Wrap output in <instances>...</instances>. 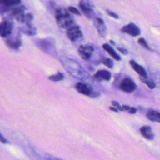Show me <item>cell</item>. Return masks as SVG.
I'll return each instance as SVG.
<instances>
[{"label": "cell", "instance_id": "cell-24", "mask_svg": "<svg viewBox=\"0 0 160 160\" xmlns=\"http://www.w3.org/2000/svg\"><path fill=\"white\" fill-rule=\"evenodd\" d=\"M33 19V15L31 13H28L24 15V22L26 23V24H31V21Z\"/></svg>", "mask_w": 160, "mask_h": 160}, {"label": "cell", "instance_id": "cell-11", "mask_svg": "<svg viewBox=\"0 0 160 160\" xmlns=\"http://www.w3.org/2000/svg\"><path fill=\"white\" fill-rule=\"evenodd\" d=\"M76 88L77 91L86 96H92V94L94 93L92 88L89 85L84 82H78L76 85Z\"/></svg>", "mask_w": 160, "mask_h": 160}, {"label": "cell", "instance_id": "cell-29", "mask_svg": "<svg viewBox=\"0 0 160 160\" xmlns=\"http://www.w3.org/2000/svg\"><path fill=\"white\" fill-rule=\"evenodd\" d=\"M136 111H137V109L134 107H130V109L128 110V112L130 114H134V113H136Z\"/></svg>", "mask_w": 160, "mask_h": 160}, {"label": "cell", "instance_id": "cell-19", "mask_svg": "<svg viewBox=\"0 0 160 160\" xmlns=\"http://www.w3.org/2000/svg\"><path fill=\"white\" fill-rule=\"evenodd\" d=\"M21 31L24 32L26 33L29 36H32L34 35L36 32V28L32 26L31 24H26V26L24 28H21Z\"/></svg>", "mask_w": 160, "mask_h": 160}, {"label": "cell", "instance_id": "cell-31", "mask_svg": "<svg viewBox=\"0 0 160 160\" xmlns=\"http://www.w3.org/2000/svg\"><path fill=\"white\" fill-rule=\"evenodd\" d=\"M112 104L115 108H116L118 110H119L121 106H120L118 102H116V101H112Z\"/></svg>", "mask_w": 160, "mask_h": 160}, {"label": "cell", "instance_id": "cell-28", "mask_svg": "<svg viewBox=\"0 0 160 160\" xmlns=\"http://www.w3.org/2000/svg\"><path fill=\"white\" fill-rule=\"evenodd\" d=\"M118 49L123 54H128V51L127 49H124V48H118Z\"/></svg>", "mask_w": 160, "mask_h": 160}, {"label": "cell", "instance_id": "cell-25", "mask_svg": "<svg viewBox=\"0 0 160 160\" xmlns=\"http://www.w3.org/2000/svg\"><path fill=\"white\" fill-rule=\"evenodd\" d=\"M138 43L140 44H141L142 46H143L144 48H146V49H148V50H151V49L149 48V46H148V44H147L146 40H145L144 38H139V39H138Z\"/></svg>", "mask_w": 160, "mask_h": 160}, {"label": "cell", "instance_id": "cell-4", "mask_svg": "<svg viewBox=\"0 0 160 160\" xmlns=\"http://www.w3.org/2000/svg\"><path fill=\"white\" fill-rule=\"evenodd\" d=\"M66 34L68 38L72 41H76L82 36V33L79 26L74 24L68 28L66 31Z\"/></svg>", "mask_w": 160, "mask_h": 160}, {"label": "cell", "instance_id": "cell-32", "mask_svg": "<svg viewBox=\"0 0 160 160\" xmlns=\"http://www.w3.org/2000/svg\"><path fill=\"white\" fill-rule=\"evenodd\" d=\"M109 109L111 111H115V112H118V109L116 108H115V107H109Z\"/></svg>", "mask_w": 160, "mask_h": 160}, {"label": "cell", "instance_id": "cell-8", "mask_svg": "<svg viewBox=\"0 0 160 160\" xmlns=\"http://www.w3.org/2000/svg\"><path fill=\"white\" fill-rule=\"evenodd\" d=\"M94 50V49L92 46H81L78 49V52L82 59L88 60L91 58Z\"/></svg>", "mask_w": 160, "mask_h": 160}, {"label": "cell", "instance_id": "cell-2", "mask_svg": "<svg viewBox=\"0 0 160 160\" xmlns=\"http://www.w3.org/2000/svg\"><path fill=\"white\" fill-rule=\"evenodd\" d=\"M54 17L58 24L62 28H69L74 23L72 16L70 15L68 10L63 8L55 9Z\"/></svg>", "mask_w": 160, "mask_h": 160}, {"label": "cell", "instance_id": "cell-22", "mask_svg": "<svg viewBox=\"0 0 160 160\" xmlns=\"http://www.w3.org/2000/svg\"><path fill=\"white\" fill-rule=\"evenodd\" d=\"M64 78V75L61 72H58L56 74H54L50 76L49 77V79L53 81H61Z\"/></svg>", "mask_w": 160, "mask_h": 160}, {"label": "cell", "instance_id": "cell-13", "mask_svg": "<svg viewBox=\"0 0 160 160\" xmlns=\"http://www.w3.org/2000/svg\"><path fill=\"white\" fill-rule=\"evenodd\" d=\"M111 73L107 70H99L94 75L93 78L98 81H101L103 80L109 81L111 79Z\"/></svg>", "mask_w": 160, "mask_h": 160}, {"label": "cell", "instance_id": "cell-30", "mask_svg": "<svg viewBox=\"0 0 160 160\" xmlns=\"http://www.w3.org/2000/svg\"><path fill=\"white\" fill-rule=\"evenodd\" d=\"M0 141L4 144H6L8 142V141L5 139V138L0 133Z\"/></svg>", "mask_w": 160, "mask_h": 160}, {"label": "cell", "instance_id": "cell-5", "mask_svg": "<svg viewBox=\"0 0 160 160\" xmlns=\"http://www.w3.org/2000/svg\"><path fill=\"white\" fill-rule=\"evenodd\" d=\"M120 89L126 92H132L136 89V84L129 78H124L120 84Z\"/></svg>", "mask_w": 160, "mask_h": 160}, {"label": "cell", "instance_id": "cell-7", "mask_svg": "<svg viewBox=\"0 0 160 160\" xmlns=\"http://www.w3.org/2000/svg\"><path fill=\"white\" fill-rule=\"evenodd\" d=\"M36 44L41 49L49 53L51 52L54 48L53 42L52 41L50 40V39H38L36 42Z\"/></svg>", "mask_w": 160, "mask_h": 160}, {"label": "cell", "instance_id": "cell-23", "mask_svg": "<svg viewBox=\"0 0 160 160\" xmlns=\"http://www.w3.org/2000/svg\"><path fill=\"white\" fill-rule=\"evenodd\" d=\"M102 62L103 64H104L105 66H106L109 68H112L114 66L113 61L109 58H103L102 60Z\"/></svg>", "mask_w": 160, "mask_h": 160}, {"label": "cell", "instance_id": "cell-26", "mask_svg": "<svg viewBox=\"0 0 160 160\" xmlns=\"http://www.w3.org/2000/svg\"><path fill=\"white\" fill-rule=\"evenodd\" d=\"M68 12H71V13H72V14H77V15H78V16H80V15H81L80 11H79L78 9H76V8H74V7L69 6V7L68 8Z\"/></svg>", "mask_w": 160, "mask_h": 160}, {"label": "cell", "instance_id": "cell-27", "mask_svg": "<svg viewBox=\"0 0 160 160\" xmlns=\"http://www.w3.org/2000/svg\"><path fill=\"white\" fill-rule=\"evenodd\" d=\"M106 12L108 13V14L109 16H110L111 17L113 18H115V19H118L119 18V16H118V14H116V13L109 11V10H106Z\"/></svg>", "mask_w": 160, "mask_h": 160}, {"label": "cell", "instance_id": "cell-21", "mask_svg": "<svg viewBox=\"0 0 160 160\" xmlns=\"http://www.w3.org/2000/svg\"><path fill=\"white\" fill-rule=\"evenodd\" d=\"M2 4H4L8 7L18 6L21 4V0H4V2Z\"/></svg>", "mask_w": 160, "mask_h": 160}, {"label": "cell", "instance_id": "cell-34", "mask_svg": "<svg viewBox=\"0 0 160 160\" xmlns=\"http://www.w3.org/2000/svg\"><path fill=\"white\" fill-rule=\"evenodd\" d=\"M4 0H0V3H3Z\"/></svg>", "mask_w": 160, "mask_h": 160}, {"label": "cell", "instance_id": "cell-1", "mask_svg": "<svg viewBox=\"0 0 160 160\" xmlns=\"http://www.w3.org/2000/svg\"><path fill=\"white\" fill-rule=\"evenodd\" d=\"M61 61L68 72L73 77L81 79L89 77L86 71L76 61L69 58H64Z\"/></svg>", "mask_w": 160, "mask_h": 160}, {"label": "cell", "instance_id": "cell-14", "mask_svg": "<svg viewBox=\"0 0 160 160\" xmlns=\"http://www.w3.org/2000/svg\"><path fill=\"white\" fill-rule=\"evenodd\" d=\"M140 132L144 138L148 140H152L154 137L152 128L149 126H142L140 128Z\"/></svg>", "mask_w": 160, "mask_h": 160}, {"label": "cell", "instance_id": "cell-17", "mask_svg": "<svg viewBox=\"0 0 160 160\" xmlns=\"http://www.w3.org/2000/svg\"><path fill=\"white\" fill-rule=\"evenodd\" d=\"M146 117L151 121L160 122V113L158 111L148 110L146 112Z\"/></svg>", "mask_w": 160, "mask_h": 160}, {"label": "cell", "instance_id": "cell-33", "mask_svg": "<svg viewBox=\"0 0 160 160\" xmlns=\"http://www.w3.org/2000/svg\"><path fill=\"white\" fill-rule=\"evenodd\" d=\"M110 42H111L112 44H113V45H115V42H113L112 40H110Z\"/></svg>", "mask_w": 160, "mask_h": 160}, {"label": "cell", "instance_id": "cell-9", "mask_svg": "<svg viewBox=\"0 0 160 160\" xmlns=\"http://www.w3.org/2000/svg\"><path fill=\"white\" fill-rule=\"evenodd\" d=\"M12 31V24L9 21H4L0 23V36L6 38L9 36Z\"/></svg>", "mask_w": 160, "mask_h": 160}, {"label": "cell", "instance_id": "cell-10", "mask_svg": "<svg viewBox=\"0 0 160 160\" xmlns=\"http://www.w3.org/2000/svg\"><path fill=\"white\" fill-rule=\"evenodd\" d=\"M121 31L132 36H137L141 33L140 29L134 23H129L128 25L123 26L121 28Z\"/></svg>", "mask_w": 160, "mask_h": 160}, {"label": "cell", "instance_id": "cell-18", "mask_svg": "<svg viewBox=\"0 0 160 160\" xmlns=\"http://www.w3.org/2000/svg\"><path fill=\"white\" fill-rule=\"evenodd\" d=\"M102 48L107 51L114 59H115L117 61H119L121 59L120 56L116 52V51L112 48V47L111 46H109L108 44H104L102 45Z\"/></svg>", "mask_w": 160, "mask_h": 160}, {"label": "cell", "instance_id": "cell-3", "mask_svg": "<svg viewBox=\"0 0 160 160\" xmlns=\"http://www.w3.org/2000/svg\"><path fill=\"white\" fill-rule=\"evenodd\" d=\"M79 7L88 18L92 19L94 18L95 14L93 10L94 5L90 0H81Z\"/></svg>", "mask_w": 160, "mask_h": 160}, {"label": "cell", "instance_id": "cell-15", "mask_svg": "<svg viewBox=\"0 0 160 160\" xmlns=\"http://www.w3.org/2000/svg\"><path fill=\"white\" fill-rule=\"evenodd\" d=\"M129 63L131 66V67L132 68V69L139 75L141 76V77H143V78H147L148 75H147V72L146 71V70L139 64H138L136 62H135L134 60H131L129 61Z\"/></svg>", "mask_w": 160, "mask_h": 160}, {"label": "cell", "instance_id": "cell-20", "mask_svg": "<svg viewBox=\"0 0 160 160\" xmlns=\"http://www.w3.org/2000/svg\"><path fill=\"white\" fill-rule=\"evenodd\" d=\"M140 79H141L144 84H146L149 88H151V89H153V88H154L155 86H156V84H154V82H153V81H152V80L150 79H148V77H147V78L141 77V78H140Z\"/></svg>", "mask_w": 160, "mask_h": 160}, {"label": "cell", "instance_id": "cell-16", "mask_svg": "<svg viewBox=\"0 0 160 160\" xmlns=\"http://www.w3.org/2000/svg\"><path fill=\"white\" fill-rule=\"evenodd\" d=\"M94 26L96 28L101 36H103L106 34V26L104 24V21L99 18H96L94 19Z\"/></svg>", "mask_w": 160, "mask_h": 160}, {"label": "cell", "instance_id": "cell-12", "mask_svg": "<svg viewBox=\"0 0 160 160\" xmlns=\"http://www.w3.org/2000/svg\"><path fill=\"white\" fill-rule=\"evenodd\" d=\"M6 44L11 49H18L21 46L22 41L18 36H11L6 40Z\"/></svg>", "mask_w": 160, "mask_h": 160}, {"label": "cell", "instance_id": "cell-6", "mask_svg": "<svg viewBox=\"0 0 160 160\" xmlns=\"http://www.w3.org/2000/svg\"><path fill=\"white\" fill-rule=\"evenodd\" d=\"M24 9L23 6H14V7L9 9L11 14L20 22H24Z\"/></svg>", "mask_w": 160, "mask_h": 160}]
</instances>
